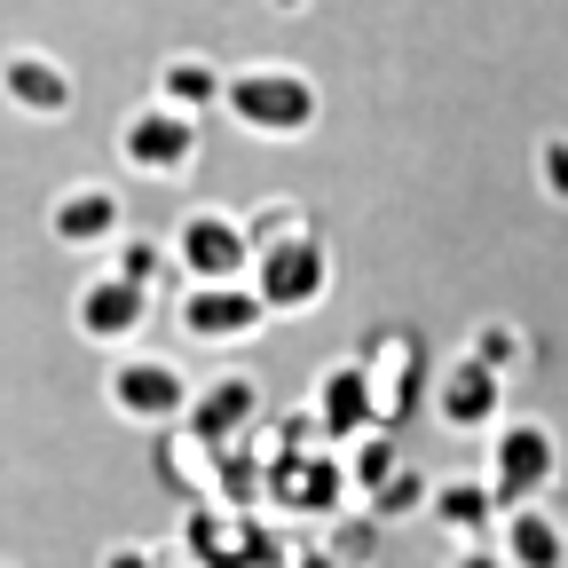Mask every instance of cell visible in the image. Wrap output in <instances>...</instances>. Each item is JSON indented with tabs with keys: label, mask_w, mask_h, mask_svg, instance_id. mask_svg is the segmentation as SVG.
<instances>
[{
	"label": "cell",
	"mask_w": 568,
	"mask_h": 568,
	"mask_svg": "<svg viewBox=\"0 0 568 568\" xmlns=\"http://www.w3.org/2000/svg\"><path fill=\"white\" fill-rule=\"evenodd\" d=\"M222 111H230V126H245L261 142H301L324 119V88L308 80L301 63H237Z\"/></svg>",
	"instance_id": "1"
},
{
	"label": "cell",
	"mask_w": 568,
	"mask_h": 568,
	"mask_svg": "<svg viewBox=\"0 0 568 568\" xmlns=\"http://www.w3.org/2000/svg\"><path fill=\"white\" fill-rule=\"evenodd\" d=\"M190 395H197V379L174 364V355H159V347H126L103 372V403L126 426H159V435H174V426L190 418Z\"/></svg>",
	"instance_id": "2"
},
{
	"label": "cell",
	"mask_w": 568,
	"mask_h": 568,
	"mask_svg": "<svg viewBox=\"0 0 568 568\" xmlns=\"http://www.w3.org/2000/svg\"><path fill=\"white\" fill-rule=\"evenodd\" d=\"M197 151H205V126L190 119V111H174V103H134L126 119H119V166L134 174V182H182L190 166H197Z\"/></svg>",
	"instance_id": "3"
},
{
	"label": "cell",
	"mask_w": 568,
	"mask_h": 568,
	"mask_svg": "<svg viewBox=\"0 0 568 568\" xmlns=\"http://www.w3.org/2000/svg\"><path fill=\"white\" fill-rule=\"evenodd\" d=\"M174 268L182 284H245L253 276V237H245V213L230 205H190L174 222Z\"/></svg>",
	"instance_id": "4"
},
{
	"label": "cell",
	"mask_w": 568,
	"mask_h": 568,
	"mask_svg": "<svg viewBox=\"0 0 568 568\" xmlns=\"http://www.w3.org/2000/svg\"><path fill=\"white\" fill-rule=\"evenodd\" d=\"M489 489H497V506H545V489H552V474H560V443H552V426L545 418H506L489 435Z\"/></svg>",
	"instance_id": "5"
},
{
	"label": "cell",
	"mask_w": 568,
	"mask_h": 568,
	"mask_svg": "<svg viewBox=\"0 0 568 568\" xmlns=\"http://www.w3.org/2000/svg\"><path fill=\"white\" fill-rule=\"evenodd\" d=\"M268 514H301V521H339L355 514V481L339 450H308V458H268Z\"/></svg>",
	"instance_id": "6"
},
{
	"label": "cell",
	"mask_w": 568,
	"mask_h": 568,
	"mask_svg": "<svg viewBox=\"0 0 568 568\" xmlns=\"http://www.w3.org/2000/svg\"><path fill=\"white\" fill-rule=\"evenodd\" d=\"M261 379L253 372H222V379H205L197 395H190V418L174 426L182 443H197V450H237V443H253L261 435Z\"/></svg>",
	"instance_id": "7"
},
{
	"label": "cell",
	"mask_w": 568,
	"mask_h": 568,
	"mask_svg": "<svg viewBox=\"0 0 568 568\" xmlns=\"http://www.w3.org/2000/svg\"><path fill=\"white\" fill-rule=\"evenodd\" d=\"M253 293H261L268 316H308V308H324V293H332V245L308 230V237H293V245L261 253V261H253Z\"/></svg>",
	"instance_id": "8"
},
{
	"label": "cell",
	"mask_w": 568,
	"mask_h": 568,
	"mask_svg": "<svg viewBox=\"0 0 568 568\" xmlns=\"http://www.w3.org/2000/svg\"><path fill=\"white\" fill-rule=\"evenodd\" d=\"M174 324H182L190 347H245L268 324V308L253 293V276L245 284H182V293H174Z\"/></svg>",
	"instance_id": "9"
},
{
	"label": "cell",
	"mask_w": 568,
	"mask_h": 568,
	"mask_svg": "<svg viewBox=\"0 0 568 568\" xmlns=\"http://www.w3.org/2000/svg\"><path fill=\"white\" fill-rule=\"evenodd\" d=\"M151 308H159V293L126 284L119 268H95V276L80 284V293H71V324H80V339H88V347H119V355L142 339Z\"/></svg>",
	"instance_id": "10"
},
{
	"label": "cell",
	"mask_w": 568,
	"mask_h": 568,
	"mask_svg": "<svg viewBox=\"0 0 568 568\" xmlns=\"http://www.w3.org/2000/svg\"><path fill=\"white\" fill-rule=\"evenodd\" d=\"M308 410H316V426H324L332 450L364 443L372 426H387V410H379V372H372V364H324L316 387H308Z\"/></svg>",
	"instance_id": "11"
},
{
	"label": "cell",
	"mask_w": 568,
	"mask_h": 568,
	"mask_svg": "<svg viewBox=\"0 0 568 568\" xmlns=\"http://www.w3.org/2000/svg\"><path fill=\"white\" fill-rule=\"evenodd\" d=\"M48 237H55L63 253H111V245L126 237L119 190H111V182H71V190H55V197H48Z\"/></svg>",
	"instance_id": "12"
},
{
	"label": "cell",
	"mask_w": 568,
	"mask_h": 568,
	"mask_svg": "<svg viewBox=\"0 0 568 568\" xmlns=\"http://www.w3.org/2000/svg\"><path fill=\"white\" fill-rule=\"evenodd\" d=\"M435 418L450 426V435H497L514 410H506V379H497L489 364H474V355H450L443 379H435Z\"/></svg>",
	"instance_id": "13"
},
{
	"label": "cell",
	"mask_w": 568,
	"mask_h": 568,
	"mask_svg": "<svg viewBox=\"0 0 568 568\" xmlns=\"http://www.w3.org/2000/svg\"><path fill=\"white\" fill-rule=\"evenodd\" d=\"M71 71L48 55V48H9L0 55V103H9L17 119H63L71 111Z\"/></svg>",
	"instance_id": "14"
},
{
	"label": "cell",
	"mask_w": 568,
	"mask_h": 568,
	"mask_svg": "<svg viewBox=\"0 0 568 568\" xmlns=\"http://www.w3.org/2000/svg\"><path fill=\"white\" fill-rule=\"evenodd\" d=\"M426 521H443L458 545H497V521H506V506H497L489 474H443L435 497H426Z\"/></svg>",
	"instance_id": "15"
},
{
	"label": "cell",
	"mask_w": 568,
	"mask_h": 568,
	"mask_svg": "<svg viewBox=\"0 0 568 568\" xmlns=\"http://www.w3.org/2000/svg\"><path fill=\"white\" fill-rule=\"evenodd\" d=\"M497 552L506 568H568V521L552 506H514L497 521Z\"/></svg>",
	"instance_id": "16"
},
{
	"label": "cell",
	"mask_w": 568,
	"mask_h": 568,
	"mask_svg": "<svg viewBox=\"0 0 568 568\" xmlns=\"http://www.w3.org/2000/svg\"><path fill=\"white\" fill-rule=\"evenodd\" d=\"M151 95H159V103H174V111H190V119H205V111H222L230 71L213 63V55H197V48H182V55H166V63H159Z\"/></svg>",
	"instance_id": "17"
},
{
	"label": "cell",
	"mask_w": 568,
	"mask_h": 568,
	"mask_svg": "<svg viewBox=\"0 0 568 568\" xmlns=\"http://www.w3.org/2000/svg\"><path fill=\"white\" fill-rule=\"evenodd\" d=\"M237 521L245 514H230V506H182V560L190 568H237Z\"/></svg>",
	"instance_id": "18"
},
{
	"label": "cell",
	"mask_w": 568,
	"mask_h": 568,
	"mask_svg": "<svg viewBox=\"0 0 568 568\" xmlns=\"http://www.w3.org/2000/svg\"><path fill=\"white\" fill-rule=\"evenodd\" d=\"M213 506H230V514H268V458H261L253 443L213 450Z\"/></svg>",
	"instance_id": "19"
},
{
	"label": "cell",
	"mask_w": 568,
	"mask_h": 568,
	"mask_svg": "<svg viewBox=\"0 0 568 568\" xmlns=\"http://www.w3.org/2000/svg\"><path fill=\"white\" fill-rule=\"evenodd\" d=\"M103 268H119L126 284H142V293H159V284H182L174 245H166V237H142V230H126V237L103 253Z\"/></svg>",
	"instance_id": "20"
},
{
	"label": "cell",
	"mask_w": 568,
	"mask_h": 568,
	"mask_svg": "<svg viewBox=\"0 0 568 568\" xmlns=\"http://www.w3.org/2000/svg\"><path fill=\"white\" fill-rule=\"evenodd\" d=\"M466 355H474V364H489L497 379H514V372L529 364V332H521L514 316H481V324L466 332Z\"/></svg>",
	"instance_id": "21"
},
{
	"label": "cell",
	"mask_w": 568,
	"mask_h": 568,
	"mask_svg": "<svg viewBox=\"0 0 568 568\" xmlns=\"http://www.w3.org/2000/svg\"><path fill=\"white\" fill-rule=\"evenodd\" d=\"M245 237H253V261L276 253V245H293V237H308V205L301 197H261L245 213Z\"/></svg>",
	"instance_id": "22"
},
{
	"label": "cell",
	"mask_w": 568,
	"mask_h": 568,
	"mask_svg": "<svg viewBox=\"0 0 568 568\" xmlns=\"http://www.w3.org/2000/svg\"><path fill=\"white\" fill-rule=\"evenodd\" d=\"M339 458H347L355 497H372L379 481H395V474H403V450H395V435H387V426H372V435H364V443H347Z\"/></svg>",
	"instance_id": "23"
},
{
	"label": "cell",
	"mask_w": 568,
	"mask_h": 568,
	"mask_svg": "<svg viewBox=\"0 0 568 568\" xmlns=\"http://www.w3.org/2000/svg\"><path fill=\"white\" fill-rule=\"evenodd\" d=\"M293 537H284V521L276 514H245L237 521V568H293Z\"/></svg>",
	"instance_id": "24"
},
{
	"label": "cell",
	"mask_w": 568,
	"mask_h": 568,
	"mask_svg": "<svg viewBox=\"0 0 568 568\" xmlns=\"http://www.w3.org/2000/svg\"><path fill=\"white\" fill-rule=\"evenodd\" d=\"M426 497H435V481H426L418 466H403L395 481H379V489L364 497V514H372V521L387 529V521H403V514H426Z\"/></svg>",
	"instance_id": "25"
},
{
	"label": "cell",
	"mask_w": 568,
	"mask_h": 568,
	"mask_svg": "<svg viewBox=\"0 0 568 568\" xmlns=\"http://www.w3.org/2000/svg\"><path fill=\"white\" fill-rule=\"evenodd\" d=\"M379 537H387V529H379L372 514H339V521L324 529V552H332L339 568H372V560H379Z\"/></svg>",
	"instance_id": "26"
},
{
	"label": "cell",
	"mask_w": 568,
	"mask_h": 568,
	"mask_svg": "<svg viewBox=\"0 0 568 568\" xmlns=\"http://www.w3.org/2000/svg\"><path fill=\"white\" fill-rule=\"evenodd\" d=\"M529 166H537V190H545L552 205H568V134H537Z\"/></svg>",
	"instance_id": "27"
},
{
	"label": "cell",
	"mask_w": 568,
	"mask_h": 568,
	"mask_svg": "<svg viewBox=\"0 0 568 568\" xmlns=\"http://www.w3.org/2000/svg\"><path fill=\"white\" fill-rule=\"evenodd\" d=\"M166 552L159 545H142V537H119V545H103V560L95 568H159Z\"/></svg>",
	"instance_id": "28"
},
{
	"label": "cell",
	"mask_w": 568,
	"mask_h": 568,
	"mask_svg": "<svg viewBox=\"0 0 568 568\" xmlns=\"http://www.w3.org/2000/svg\"><path fill=\"white\" fill-rule=\"evenodd\" d=\"M443 568H506V552H497V545H450Z\"/></svg>",
	"instance_id": "29"
},
{
	"label": "cell",
	"mask_w": 568,
	"mask_h": 568,
	"mask_svg": "<svg viewBox=\"0 0 568 568\" xmlns=\"http://www.w3.org/2000/svg\"><path fill=\"white\" fill-rule=\"evenodd\" d=\"M293 568H339V560H332L324 545H301V552H293Z\"/></svg>",
	"instance_id": "30"
},
{
	"label": "cell",
	"mask_w": 568,
	"mask_h": 568,
	"mask_svg": "<svg viewBox=\"0 0 568 568\" xmlns=\"http://www.w3.org/2000/svg\"><path fill=\"white\" fill-rule=\"evenodd\" d=\"M268 9H284V17H301V9H308V0H268Z\"/></svg>",
	"instance_id": "31"
},
{
	"label": "cell",
	"mask_w": 568,
	"mask_h": 568,
	"mask_svg": "<svg viewBox=\"0 0 568 568\" xmlns=\"http://www.w3.org/2000/svg\"><path fill=\"white\" fill-rule=\"evenodd\" d=\"M159 568H190V560H182V552H166V560H159Z\"/></svg>",
	"instance_id": "32"
}]
</instances>
